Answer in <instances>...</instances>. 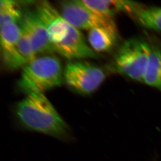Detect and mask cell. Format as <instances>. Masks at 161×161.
<instances>
[{"instance_id":"cell-1","label":"cell","mask_w":161,"mask_h":161,"mask_svg":"<svg viewBox=\"0 0 161 161\" xmlns=\"http://www.w3.org/2000/svg\"><path fill=\"white\" fill-rule=\"evenodd\" d=\"M26 95L14 108L18 126L25 130L44 134L63 142H71L72 130L44 93L33 92Z\"/></svg>"},{"instance_id":"cell-2","label":"cell","mask_w":161,"mask_h":161,"mask_svg":"<svg viewBox=\"0 0 161 161\" xmlns=\"http://www.w3.org/2000/svg\"><path fill=\"white\" fill-rule=\"evenodd\" d=\"M63 72L58 58L44 55L28 63L23 69L18 80V88L25 94L44 91L58 87L62 84Z\"/></svg>"},{"instance_id":"cell-3","label":"cell","mask_w":161,"mask_h":161,"mask_svg":"<svg viewBox=\"0 0 161 161\" xmlns=\"http://www.w3.org/2000/svg\"><path fill=\"white\" fill-rule=\"evenodd\" d=\"M151 46L141 38H131L122 44L114 58L117 72L135 80L143 82Z\"/></svg>"},{"instance_id":"cell-4","label":"cell","mask_w":161,"mask_h":161,"mask_svg":"<svg viewBox=\"0 0 161 161\" xmlns=\"http://www.w3.org/2000/svg\"><path fill=\"white\" fill-rule=\"evenodd\" d=\"M106 74L100 67L86 62H71L66 64L63 80L73 91L82 95L96 91L105 80Z\"/></svg>"},{"instance_id":"cell-5","label":"cell","mask_w":161,"mask_h":161,"mask_svg":"<svg viewBox=\"0 0 161 161\" xmlns=\"http://www.w3.org/2000/svg\"><path fill=\"white\" fill-rule=\"evenodd\" d=\"M61 14L64 19L76 29L91 30L103 28L117 32L113 18H107L93 12L79 0L60 2Z\"/></svg>"},{"instance_id":"cell-6","label":"cell","mask_w":161,"mask_h":161,"mask_svg":"<svg viewBox=\"0 0 161 161\" xmlns=\"http://www.w3.org/2000/svg\"><path fill=\"white\" fill-rule=\"evenodd\" d=\"M38 16L46 27L49 40L53 47L67 38L70 31L69 24L49 2L41 1L35 4Z\"/></svg>"},{"instance_id":"cell-7","label":"cell","mask_w":161,"mask_h":161,"mask_svg":"<svg viewBox=\"0 0 161 161\" xmlns=\"http://www.w3.org/2000/svg\"><path fill=\"white\" fill-rule=\"evenodd\" d=\"M20 28L17 23H5L1 25V52L4 65L8 70L23 69L28 64L18 51Z\"/></svg>"},{"instance_id":"cell-8","label":"cell","mask_w":161,"mask_h":161,"mask_svg":"<svg viewBox=\"0 0 161 161\" xmlns=\"http://www.w3.org/2000/svg\"><path fill=\"white\" fill-rule=\"evenodd\" d=\"M20 21L19 26L31 39L36 55L49 54L55 52L46 27L35 9L23 13Z\"/></svg>"},{"instance_id":"cell-9","label":"cell","mask_w":161,"mask_h":161,"mask_svg":"<svg viewBox=\"0 0 161 161\" xmlns=\"http://www.w3.org/2000/svg\"><path fill=\"white\" fill-rule=\"evenodd\" d=\"M55 52L69 59L97 58L99 53L91 49L81 32L71 25L69 34L64 41L54 47Z\"/></svg>"},{"instance_id":"cell-10","label":"cell","mask_w":161,"mask_h":161,"mask_svg":"<svg viewBox=\"0 0 161 161\" xmlns=\"http://www.w3.org/2000/svg\"><path fill=\"white\" fill-rule=\"evenodd\" d=\"M130 15L143 27L161 31V7L146 6L138 3Z\"/></svg>"},{"instance_id":"cell-11","label":"cell","mask_w":161,"mask_h":161,"mask_svg":"<svg viewBox=\"0 0 161 161\" xmlns=\"http://www.w3.org/2000/svg\"><path fill=\"white\" fill-rule=\"evenodd\" d=\"M90 11L99 15L113 18L114 15L119 11L126 12L129 1L110 0H80Z\"/></svg>"},{"instance_id":"cell-12","label":"cell","mask_w":161,"mask_h":161,"mask_svg":"<svg viewBox=\"0 0 161 161\" xmlns=\"http://www.w3.org/2000/svg\"><path fill=\"white\" fill-rule=\"evenodd\" d=\"M117 38L118 32L103 28H94L89 31V42L93 50L97 53L109 52L115 46Z\"/></svg>"},{"instance_id":"cell-13","label":"cell","mask_w":161,"mask_h":161,"mask_svg":"<svg viewBox=\"0 0 161 161\" xmlns=\"http://www.w3.org/2000/svg\"><path fill=\"white\" fill-rule=\"evenodd\" d=\"M151 48L143 82L161 91V49L154 47Z\"/></svg>"},{"instance_id":"cell-14","label":"cell","mask_w":161,"mask_h":161,"mask_svg":"<svg viewBox=\"0 0 161 161\" xmlns=\"http://www.w3.org/2000/svg\"><path fill=\"white\" fill-rule=\"evenodd\" d=\"M0 3V25L10 22L17 23L21 20L23 13L16 2L1 0Z\"/></svg>"},{"instance_id":"cell-15","label":"cell","mask_w":161,"mask_h":161,"mask_svg":"<svg viewBox=\"0 0 161 161\" xmlns=\"http://www.w3.org/2000/svg\"><path fill=\"white\" fill-rule=\"evenodd\" d=\"M20 35L18 40V51L20 54L24 58L28 63L31 62L36 58L32 42L26 31L20 27Z\"/></svg>"}]
</instances>
